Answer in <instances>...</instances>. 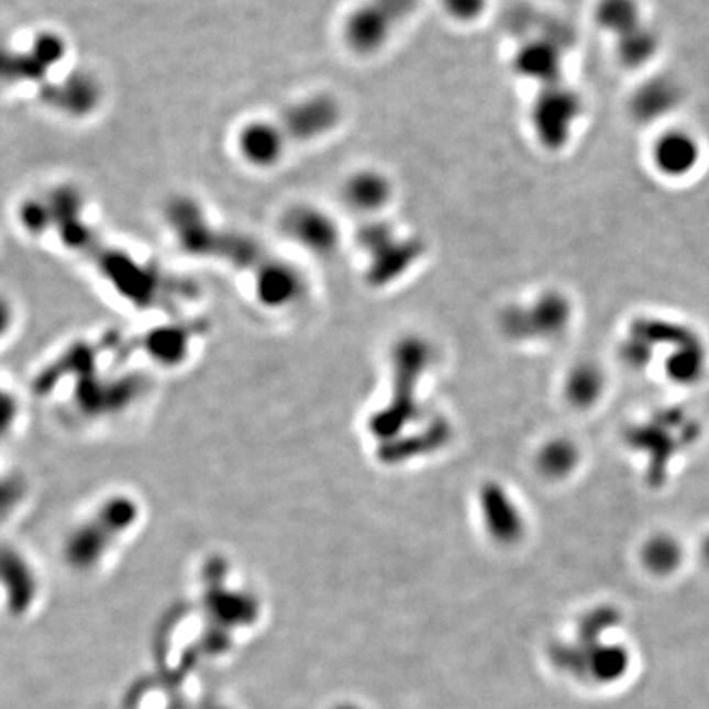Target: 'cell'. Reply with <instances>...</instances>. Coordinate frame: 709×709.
Returning a JSON list of instances; mask_svg holds the SVG:
<instances>
[{
	"label": "cell",
	"mask_w": 709,
	"mask_h": 709,
	"mask_svg": "<svg viewBox=\"0 0 709 709\" xmlns=\"http://www.w3.org/2000/svg\"><path fill=\"white\" fill-rule=\"evenodd\" d=\"M165 222L182 252L199 258L224 259L236 268L258 272L269 258L258 240L222 228L209 218L198 199L173 196L165 204Z\"/></svg>",
	"instance_id": "6da1fadb"
},
{
	"label": "cell",
	"mask_w": 709,
	"mask_h": 709,
	"mask_svg": "<svg viewBox=\"0 0 709 709\" xmlns=\"http://www.w3.org/2000/svg\"><path fill=\"white\" fill-rule=\"evenodd\" d=\"M356 243L366 256V276L373 285H388L409 272L424 255L416 235L402 234L383 218L366 219L356 232Z\"/></svg>",
	"instance_id": "7a4b0ae2"
},
{
	"label": "cell",
	"mask_w": 709,
	"mask_h": 709,
	"mask_svg": "<svg viewBox=\"0 0 709 709\" xmlns=\"http://www.w3.org/2000/svg\"><path fill=\"white\" fill-rule=\"evenodd\" d=\"M139 508L129 496H115L104 502L81 528L73 532L65 545V557L69 567L89 572L101 564L112 545L135 524Z\"/></svg>",
	"instance_id": "3957f363"
},
{
	"label": "cell",
	"mask_w": 709,
	"mask_h": 709,
	"mask_svg": "<svg viewBox=\"0 0 709 709\" xmlns=\"http://www.w3.org/2000/svg\"><path fill=\"white\" fill-rule=\"evenodd\" d=\"M418 7L419 0H362L342 22V40L356 56L378 55Z\"/></svg>",
	"instance_id": "277c9868"
},
{
	"label": "cell",
	"mask_w": 709,
	"mask_h": 709,
	"mask_svg": "<svg viewBox=\"0 0 709 709\" xmlns=\"http://www.w3.org/2000/svg\"><path fill=\"white\" fill-rule=\"evenodd\" d=\"M570 43V33L558 23H539L538 29L524 30L512 53V71L538 89L565 81V56Z\"/></svg>",
	"instance_id": "5b68a950"
},
{
	"label": "cell",
	"mask_w": 709,
	"mask_h": 709,
	"mask_svg": "<svg viewBox=\"0 0 709 709\" xmlns=\"http://www.w3.org/2000/svg\"><path fill=\"white\" fill-rule=\"evenodd\" d=\"M68 56V42L56 32H38L25 48L0 42V86H32L35 92L52 81V73Z\"/></svg>",
	"instance_id": "8992f818"
},
{
	"label": "cell",
	"mask_w": 709,
	"mask_h": 709,
	"mask_svg": "<svg viewBox=\"0 0 709 709\" xmlns=\"http://www.w3.org/2000/svg\"><path fill=\"white\" fill-rule=\"evenodd\" d=\"M584 112L580 95L565 81L539 88L529 108V126L541 148L561 152Z\"/></svg>",
	"instance_id": "52a82bcc"
},
{
	"label": "cell",
	"mask_w": 709,
	"mask_h": 709,
	"mask_svg": "<svg viewBox=\"0 0 709 709\" xmlns=\"http://www.w3.org/2000/svg\"><path fill=\"white\" fill-rule=\"evenodd\" d=\"M273 119L285 133L289 146L309 145L339 129L344 109L331 92H311L289 102Z\"/></svg>",
	"instance_id": "ba28073f"
},
{
	"label": "cell",
	"mask_w": 709,
	"mask_h": 709,
	"mask_svg": "<svg viewBox=\"0 0 709 709\" xmlns=\"http://www.w3.org/2000/svg\"><path fill=\"white\" fill-rule=\"evenodd\" d=\"M283 234L304 252L315 256H331L341 245L342 232L337 221L319 206L295 204L281 215Z\"/></svg>",
	"instance_id": "9c48e42d"
},
{
	"label": "cell",
	"mask_w": 709,
	"mask_h": 709,
	"mask_svg": "<svg viewBox=\"0 0 709 709\" xmlns=\"http://www.w3.org/2000/svg\"><path fill=\"white\" fill-rule=\"evenodd\" d=\"M36 98L46 108L69 118L95 114L102 101L101 82L92 73L78 69L59 79H52L36 91Z\"/></svg>",
	"instance_id": "30bf717a"
},
{
	"label": "cell",
	"mask_w": 709,
	"mask_h": 709,
	"mask_svg": "<svg viewBox=\"0 0 709 709\" xmlns=\"http://www.w3.org/2000/svg\"><path fill=\"white\" fill-rule=\"evenodd\" d=\"M236 155L253 169H272L285 158L289 146L273 118L243 123L235 135Z\"/></svg>",
	"instance_id": "8fae6325"
},
{
	"label": "cell",
	"mask_w": 709,
	"mask_h": 709,
	"mask_svg": "<svg viewBox=\"0 0 709 709\" xmlns=\"http://www.w3.org/2000/svg\"><path fill=\"white\" fill-rule=\"evenodd\" d=\"M341 196L352 212L365 219L379 218L395 198V185L381 169H356L345 178Z\"/></svg>",
	"instance_id": "7c38bea8"
},
{
	"label": "cell",
	"mask_w": 709,
	"mask_h": 709,
	"mask_svg": "<svg viewBox=\"0 0 709 709\" xmlns=\"http://www.w3.org/2000/svg\"><path fill=\"white\" fill-rule=\"evenodd\" d=\"M0 585L13 616L29 612L38 598V580L29 562L12 549H0Z\"/></svg>",
	"instance_id": "4fadbf2b"
},
{
	"label": "cell",
	"mask_w": 709,
	"mask_h": 709,
	"mask_svg": "<svg viewBox=\"0 0 709 709\" xmlns=\"http://www.w3.org/2000/svg\"><path fill=\"white\" fill-rule=\"evenodd\" d=\"M255 289L262 304L281 308L301 298L304 279L289 263L268 258L255 273Z\"/></svg>",
	"instance_id": "5bb4252c"
},
{
	"label": "cell",
	"mask_w": 709,
	"mask_h": 709,
	"mask_svg": "<svg viewBox=\"0 0 709 709\" xmlns=\"http://www.w3.org/2000/svg\"><path fill=\"white\" fill-rule=\"evenodd\" d=\"M654 158L661 171L672 176L685 175L697 165L698 146L687 133H668L658 140Z\"/></svg>",
	"instance_id": "9a60e30c"
},
{
	"label": "cell",
	"mask_w": 709,
	"mask_h": 709,
	"mask_svg": "<svg viewBox=\"0 0 709 709\" xmlns=\"http://www.w3.org/2000/svg\"><path fill=\"white\" fill-rule=\"evenodd\" d=\"M596 19L602 29L616 36H621L641 23L638 7L632 0H601L596 10Z\"/></svg>",
	"instance_id": "2e32d148"
},
{
	"label": "cell",
	"mask_w": 709,
	"mask_h": 709,
	"mask_svg": "<svg viewBox=\"0 0 709 709\" xmlns=\"http://www.w3.org/2000/svg\"><path fill=\"white\" fill-rule=\"evenodd\" d=\"M655 48H657V40L641 23L618 36L619 58L629 66L647 62L654 55Z\"/></svg>",
	"instance_id": "e0dca14e"
},
{
	"label": "cell",
	"mask_w": 709,
	"mask_h": 709,
	"mask_svg": "<svg viewBox=\"0 0 709 709\" xmlns=\"http://www.w3.org/2000/svg\"><path fill=\"white\" fill-rule=\"evenodd\" d=\"M483 506L492 511L489 512L492 531L501 538H506V541H512L511 538H514L519 531L518 514H516L514 508L509 505L508 498L501 491L488 492V495L485 492Z\"/></svg>",
	"instance_id": "ac0fdd59"
},
{
	"label": "cell",
	"mask_w": 709,
	"mask_h": 709,
	"mask_svg": "<svg viewBox=\"0 0 709 709\" xmlns=\"http://www.w3.org/2000/svg\"><path fill=\"white\" fill-rule=\"evenodd\" d=\"M675 91L671 85L665 82H655L642 89L634 99V112L638 118H651V115L662 114L668 111L671 106L675 104Z\"/></svg>",
	"instance_id": "d6986e66"
},
{
	"label": "cell",
	"mask_w": 709,
	"mask_h": 709,
	"mask_svg": "<svg viewBox=\"0 0 709 709\" xmlns=\"http://www.w3.org/2000/svg\"><path fill=\"white\" fill-rule=\"evenodd\" d=\"M439 2L445 15L462 25L478 22L489 5V0H439Z\"/></svg>",
	"instance_id": "ffe728a7"
},
{
	"label": "cell",
	"mask_w": 709,
	"mask_h": 709,
	"mask_svg": "<svg viewBox=\"0 0 709 709\" xmlns=\"http://www.w3.org/2000/svg\"><path fill=\"white\" fill-rule=\"evenodd\" d=\"M568 461H570L568 448H565L564 445H552V447L545 448L541 457L542 468L551 475L567 470L568 464H570Z\"/></svg>",
	"instance_id": "44dd1931"
},
{
	"label": "cell",
	"mask_w": 709,
	"mask_h": 709,
	"mask_svg": "<svg viewBox=\"0 0 709 709\" xmlns=\"http://www.w3.org/2000/svg\"><path fill=\"white\" fill-rule=\"evenodd\" d=\"M9 321H10L9 306H7L5 301H2V299H0V334H2L3 329H7V324H9Z\"/></svg>",
	"instance_id": "7402d4cb"
},
{
	"label": "cell",
	"mask_w": 709,
	"mask_h": 709,
	"mask_svg": "<svg viewBox=\"0 0 709 709\" xmlns=\"http://www.w3.org/2000/svg\"><path fill=\"white\" fill-rule=\"evenodd\" d=\"M332 709H362V708L356 707V705L342 704V705H339V707H335V708H332Z\"/></svg>",
	"instance_id": "603a6c76"
}]
</instances>
